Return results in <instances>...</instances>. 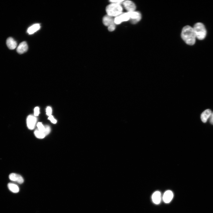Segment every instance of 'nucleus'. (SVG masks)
I'll return each instance as SVG.
<instances>
[{
  "instance_id": "21",
  "label": "nucleus",
  "mask_w": 213,
  "mask_h": 213,
  "mask_svg": "<svg viewBox=\"0 0 213 213\" xmlns=\"http://www.w3.org/2000/svg\"><path fill=\"white\" fill-rule=\"evenodd\" d=\"M116 29L115 24H112L108 26V30L109 31H114Z\"/></svg>"
},
{
  "instance_id": "11",
  "label": "nucleus",
  "mask_w": 213,
  "mask_h": 213,
  "mask_svg": "<svg viewBox=\"0 0 213 213\" xmlns=\"http://www.w3.org/2000/svg\"><path fill=\"white\" fill-rule=\"evenodd\" d=\"M114 20L113 17L107 15L104 17L102 21L105 26H109L112 24H115Z\"/></svg>"
},
{
  "instance_id": "2",
  "label": "nucleus",
  "mask_w": 213,
  "mask_h": 213,
  "mask_svg": "<svg viewBox=\"0 0 213 213\" xmlns=\"http://www.w3.org/2000/svg\"><path fill=\"white\" fill-rule=\"evenodd\" d=\"M123 8L120 4L113 3L108 6L106 8L108 15L113 17H117L122 13Z\"/></svg>"
},
{
  "instance_id": "19",
  "label": "nucleus",
  "mask_w": 213,
  "mask_h": 213,
  "mask_svg": "<svg viewBox=\"0 0 213 213\" xmlns=\"http://www.w3.org/2000/svg\"><path fill=\"white\" fill-rule=\"evenodd\" d=\"M40 114V109L38 107H36L34 110V115L35 116H38Z\"/></svg>"
},
{
  "instance_id": "12",
  "label": "nucleus",
  "mask_w": 213,
  "mask_h": 213,
  "mask_svg": "<svg viewBox=\"0 0 213 213\" xmlns=\"http://www.w3.org/2000/svg\"><path fill=\"white\" fill-rule=\"evenodd\" d=\"M161 199V194L160 192L157 191L153 194L152 199L153 202L155 204L158 205L160 203Z\"/></svg>"
},
{
  "instance_id": "20",
  "label": "nucleus",
  "mask_w": 213,
  "mask_h": 213,
  "mask_svg": "<svg viewBox=\"0 0 213 213\" xmlns=\"http://www.w3.org/2000/svg\"><path fill=\"white\" fill-rule=\"evenodd\" d=\"M47 114L49 116L51 115L52 113V109L50 106H48L46 109Z\"/></svg>"
},
{
  "instance_id": "18",
  "label": "nucleus",
  "mask_w": 213,
  "mask_h": 213,
  "mask_svg": "<svg viewBox=\"0 0 213 213\" xmlns=\"http://www.w3.org/2000/svg\"><path fill=\"white\" fill-rule=\"evenodd\" d=\"M48 119L51 122L54 124H56L57 123V121L55 119L54 117L52 115L49 116Z\"/></svg>"
},
{
  "instance_id": "1",
  "label": "nucleus",
  "mask_w": 213,
  "mask_h": 213,
  "mask_svg": "<svg viewBox=\"0 0 213 213\" xmlns=\"http://www.w3.org/2000/svg\"><path fill=\"white\" fill-rule=\"evenodd\" d=\"M181 35L182 39L187 45H192L195 44L196 38L193 28L189 26H184Z\"/></svg>"
},
{
  "instance_id": "5",
  "label": "nucleus",
  "mask_w": 213,
  "mask_h": 213,
  "mask_svg": "<svg viewBox=\"0 0 213 213\" xmlns=\"http://www.w3.org/2000/svg\"><path fill=\"white\" fill-rule=\"evenodd\" d=\"M130 19L128 13H124L116 17L114 19V21L115 24H119L123 22L127 21Z\"/></svg>"
},
{
  "instance_id": "9",
  "label": "nucleus",
  "mask_w": 213,
  "mask_h": 213,
  "mask_svg": "<svg viewBox=\"0 0 213 213\" xmlns=\"http://www.w3.org/2000/svg\"><path fill=\"white\" fill-rule=\"evenodd\" d=\"M173 194L171 190H167L166 191L164 195L163 200L166 203H170L173 199Z\"/></svg>"
},
{
  "instance_id": "23",
  "label": "nucleus",
  "mask_w": 213,
  "mask_h": 213,
  "mask_svg": "<svg viewBox=\"0 0 213 213\" xmlns=\"http://www.w3.org/2000/svg\"><path fill=\"white\" fill-rule=\"evenodd\" d=\"M209 118L210 123L213 125V112L212 113Z\"/></svg>"
},
{
  "instance_id": "4",
  "label": "nucleus",
  "mask_w": 213,
  "mask_h": 213,
  "mask_svg": "<svg viewBox=\"0 0 213 213\" xmlns=\"http://www.w3.org/2000/svg\"><path fill=\"white\" fill-rule=\"evenodd\" d=\"M131 22L133 24H136L141 19V13L138 11L128 12Z\"/></svg>"
},
{
  "instance_id": "17",
  "label": "nucleus",
  "mask_w": 213,
  "mask_h": 213,
  "mask_svg": "<svg viewBox=\"0 0 213 213\" xmlns=\"http://www.w3.org/2000/svg\"><path fill=\"white\" fill-rule=\"evenodd\" d=\"M34 134L36 136L40 139H43L46 136L44 133L40 131L38 129L35 131Z\"/></svg>"
},
{
  "instance_id": "22",
  "label": "nucleus",
  "mask_w": 213,
  "mask_h": 213,
  "mask_svg": "<svg viewBox=\"0 0 213 213\" xmlns=\"http://www.w3.org/2000/svg\"><path fill=\"white\" fill-rule=\"evenodd\" d=\"M124 1H122V0H121V1H118V0L114 1V0H113V1H110L112 3L120 5V4L122 3Z\"/></svg>"
},
{
  "instance_id": "16",
  "label": "nucleus",
  "mask_w": 213,
  "mask_h": 213,
  "mask_svg": "<svg viewBox=\"0 0 213 213\" xmlns=\"http://www.w3.org/2000/svg\"><path fill=\"white\" fill-rule=\"evenodd\" d=\"M8 187L11 192L14 193H17L19 191L18 186L13 183H9L8 184Z\"/></svg>"
},
{
  "instance_id": "15",
  "label": "nucleus",
  "mask_w": 213,
  "mask_h": 213,
  "mask_svg": "<svg viewBox=\"0 0 213 213\" xmlns=\"http://www.w3.org/2000/svg\"><path fill=\"white\" fill-rule=\"evenodd\" d=\"M39 24H35L30 27L27 30V33L29 34H32L39 30L40 28Z\"/></svg>"
},
{
  "instance_id": "10",
  "label": "nucleus",
  "mask_w": 213,
  "mask_h": 213,
  "mask_svg": "<svg viewBox=\"0 0 213 213\" xmlns=\"http://www.w3.org/2000/svg\"><path fill=\"white\" fill-rule=\"evenodd\" d=\"M28 47L26 42L21 43L17 48V51L19 54H22L26 52L28 50Z\"/></svg>"
},
{
  "instance_id": "14",
  "label": "nucleus",
  "mask_w": 213,
  "mask_h": 213,
  "mask_svg": "<svg viewBox=\"0 0 213 213\" xmlns=\"http://www.w3.org/2000/svg\"><path fill=\"white\" fill-rule=\"evenodd\" d=\"M212 112L210 110L208 109L204 111L201 114V118L204 123H206L208 118H209Z\"/></svg>"
},
{
  "instance_id": "8",
  "label": "nucleus",
  "mask_w": 213,
  "mask_h": 213,
  "mask_svg": "<svg viewBox=\"0 0 213 213\" xmlns=\"http://www.w3.org/2000/svg\"><path fill=\"white\" fill-rule=\"evenodd\" d=\"M9 178L11 181L16 182L20 184L24 182V180L21 175L15 173L10 174L9 175Z\"/></svg>"
},
{
  "instance_id": "3",
  "label": "nucleus",
  "mask_w": 213,
  "mask_h": 213,
  "mask_svg": "<svg viewBox=\"0 0 213 213\" xmlns=\"http://www.w3.org/2000/svg\"><path fill=\"white\" fill-rule=\"evenodd\" d=\"M196 38L200 40H203L206 37L207 31L204 25L201 23L195 24L193 28Z\"/></svg>"
},
{
  "instance_id": "7",
  "label": "nucleus",
  "mask_w": 213,
  "mask_h": 213,
  "mask_svg": "<svg viewBox=\"0 0 213 213\" xmlns=\"http://www.w3.org/2000/svg\"><path fill=\"white\" fill-rule=\"evenodd\" d=\"M122 3L124 8L128 12L134 11L136 9L135 4L132 1H124Z\"/></svg>"
},
{
  "instance_id": "6",
  "label": "nucleus",
  "mask_w": 213,
  "mask_h": 213,
  "mask_svg": "<svg viewBox=\"0 0 213 213\" xmlns=\"http://www.w3.org/2000/svg\"><path fill=\"white\" fill-rule=\"evenodd\" d=\"M37 122V118L35 116L30 115L27 119V124L28 128L30 130H33L35 127Z\"/></svg>"
},
{
  "instance_id": "13",
  "label": "nucleus",
  "mask_w": 213,
  "mask_h": 213,
  "mask_svg": "<svg viewBox=\"0 0 213 213\" xmlns=\"http://www.w3.org/2000/svg\"><path fill=\"white\" fill-rule=\"evenodd\" d=\"M6 45L8 48L10 49H14L17 46L16 42L12 38H8L6 40Z\"/></svg>"
}]
</instances>
